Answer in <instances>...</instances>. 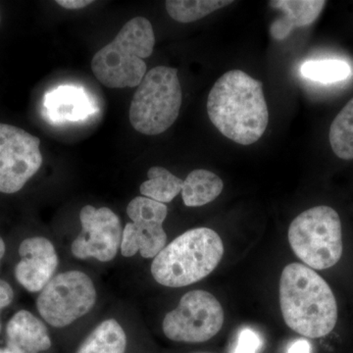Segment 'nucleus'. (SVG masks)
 <instances>
[{
  "label": "nucleus",
  "mask_w": 353,
  "mask_h": 353,
  "mask_svg": "<svg viewBox=\"0 0 353 353\" xmlns=\"http://www.w3.org/2000/svg\"><path fill=\"white\" fill-rule=\"evenodd\" d=\"M289 241L297 257L314 269L334 266L343 255L340 216L329 206L308 209L292 221Z\"/></svg>",
  "instance_id": "423d86ee"
},
{
  "label": "nucleus",
  "mask_w": 353,
  "mask_h": 353,
  "mask_svg": "<svg viewBox=\"0 0 353 353\" xmlns=\"http://www.w3.org/2000/svg\"><path fill=\"white\" fill-rule=\"evenodd\" d=\"M41 141L20 128L0 123V192L15 194L43 164Z\"/></svg>",
  "instance_id": "1a4fd4ad"
},
{
  "label": "nucleus",
  "mask_w": 353,
  "mask_h": 353,
  "mask_svg": "<svg viewBox=\"0 0 353 353\" xmlns=\"http://www.w3.org/2000/svg\"><path fill=\"white\" fill-rule=\"evenodd\" d=\"M19 255L14 271L16 280L28 292H41L54 277L59 264L55 246L43 236H32L21 243Z\"/></svg>",
  "instance_id": "9b49d317"
},
{
  "label": "nucleus",
  "mask_w": 353,
  "mask_h": 353,
  "mask_svg": "<svg viewBox=\"0 0 353 353\" xmlns=\"http://www.w3.org/2000/svg\"><path fill=\"white\" fill-rule=\"evenodd\" d=\"M194 353H211V352H194Z\"/></svg>",
  "instance_id": "c85d7f7f"
},
{
  "label": "nucleus",
  "mask_w": 353,
  "mask_h": 353,
  "mask_svg": "<svg viewBox=\"0 0 353 353\" xmlns=\"http://www.w3.org/2000/svg\"><path fill=\"white\" fill-rule=\"evenodd\" d=\"M58 6L63 7L69 10H77V9L85 8L92 3V0H58Z\"/></svg>",
  "instance_id": "393cba45"
},
{
  "label": "nucleus",
  "mask_w": 353,
  "mask_h": 353,
  "mask_svg": "<svg viewBox=\"0 0 353 353\" xmlns=\"http://www.w3.org/2000/svg\"><path fill=\"white\" fill-rule=\"evenodd\" d=\"M262 345L261 338L250 328L241 330L236 339L233 353H259Z\"/></svg>",
  "instance_id": "5701e85b"
},
{
  "label": "nucleus",
  "mask_w": 353,
  "mask_h": 353,
  "mask_svg": "<svg viewBox=\"0 0 353 353\" xmlns=\"http://www.w3.org/2000/svg\"><path fill=\"white\" fill-rule=\"evenodd\" d=\"M97 299V289L87 274L67 271L54 276L39 292L37 308L48 325L63 328L88 314Z\"/></svg>",
  "instance_id": "0eeeda50"
},
{
  "label": "nucleus",
  "mask_w": 353,
  "mask_h": 353,
  "mask_svg": "<svg viewBox=\"0 0 353 353\" xmlns=\"http://www.w3.org/2000/svg\"><path fill=\"white\" fill-rule=\"evenodd\" d=\"M301 73L304 78L315 82L333 83L347 80L352 68L343 60H310L301 66Z\"/></svg>",
  "instance_id": "412c9836"
},
{
  "label": "nucleus",
  "mask_w": 353,
  "mask_h": 353,
  "mask_svg": "<svg viewBox=\"0 0 353 353\" xmlns=\"http://www.w3.org/2000/svg\"><path fill=\"white\" fill-rule=\"evenodd\" d=\"M280 305L288 327L307 338L327 336L338 321V305L331 288L303 264H289L283 270Z\"/></svg>",
  "instance_id": "f03ea898"
},
{
  "label": "nucleus",
  "mask_w": 353,
  "mask_h": 353,
  "mask_svg": "<svg viewBox=\"0 0 353 353\" xmlns=\"http://www.w3.org/2000/svg\"><path fill=\"white\" fill-rule=\"evenodd\" d=\"M0 353H9L6 348H0Z\"/></svg>",
  "instance_id": "cd10ccee"
},
{
  "label": "nucleus",
  "mask_w": 353,
  "mask_h": 353,
  "mask_svg": "<svg viewBox=\"0 0 353 353\" xmlns=\"http://www.w3.org/2000/svg\"><path fill=\"white\" fill-rule=\"evenodd\" d=\"M148 180L139 187L143 196L165 204L173 201L182 192L183 181L167 169L152 167L148 172Z\"/></svg>",
  "instance_id": "f3484780"
},
{
  "label": "nucleus",
  "mask_w": 353,
  "mask_h": 353,
  "mask_svg": "<svg viewBox=\"0 0 353 353\" xmlns=\"http://www.w3.org/2000/svg\"><path fill=\"white\" fill-rule=\"evenodd\" d=\"M167 213L168 209L164 203L145 196L136 197L127 206V214L132 222L150 220L164 222Z\"/></svg>",
  "instance_id": "4be33fe9"
},
{
  "label": "nucleus",
  "mask_w": 353,
  "mask_h": 353,
  "mask_svg": "<svg viewBox=\"0 0 353 353\" xmlns=\"http://www.w3.org/2000/svg\"><path fill=\"white\" fill-rule=\"evenodd\" d=\"M82 231L72 243V254L79 259L109 262L117 256L122 243L119 217L108 208L83 206L80 212Z\"/></svg>",
  "instance_id": "9d476101"
},
{
  "label": "nucleus",
  "mask_w": 353,
  "mask_h": 353,
  "mask_svg": "<svg viewBox=\"0 0 353 353\" xmlns=\"http://www.w3.org/2000/svg\"><path fill=\"white\" fill-rule=\"evenodd\" d=\"M14 299L12 287L4 280H0V315L1 311L7 306L10 305ZM0 331H1V321H0Z\"/></svg>",
  "instance_id": "b1692460"
},
{
  "label": "nucleus",
  "mask_w": 353,
  "mask_h": 353,
  "mask_svg": "<svg viewBox=\"0 0 353 353\" xmlns=\"http://www.w3.org/2000/svg\"><path fill=\"white\" fill-rule=\"evenodd\" d=\"M161 221L128 223L123 230L121 253L132 257L141 253L143 259H154L166 246L167 234Z\"/></svg>",
  "instance_id": "ddd939ff"
},
{
  "label": "nucleus",
  "mask_w": 353,
  "mask_h": 353,
  "mask_svg": "<svg viewBox=\"0 0 353 353\" xmlns=\"http://www.w3.org/2000/svg\"><path fill=\"white\" fill-rule=\"evenodd\" d=\"M52 345L48 330L38 317L20 310L6 326V350L9 353H41Z\"/></svg>",
  "instance_id": "f8f14e48"
},
{
  "label": "nucleus",
  "mask_w": 353,
  "mask_h": 353,
  "mask_svg": "<svg viewBox=\"0 0 353 353\" xmlns=\"http://www.w3.org/2000/svg\"><path fill=\"white\" fill-rule=\"evenodd\" d=\"M270 6L283 13V17L274 21L270 34L274 39L283 41L296 28L306 27L321 14L326 1L322 0H274Z\"/></svg>",
  "instance_id": "4468645a"
},
{
  "label": "nucleus",
  "mask_w": 353,
  "mask_h": 353,
  "mask_svg": "<svg viewBox=\"0 0 353 353\" xmlns=\"http://www.w3.org/2000/svg\"><path fill=\"white\" fill-rule=\"evenodd\" d=\"M127 334L119 323L105 320L81 343L76 353H126Z\"/></svg>",
  "instance_id": "dca6fc26"
},
{
  "label": "nucleus",
  "mask_w": 353,
  "mask_h": 353,
  "mask_svg": "<svg viewBox=\"0 0 353 353\" xmlns=\"http://www.w3.org/2000/svg\"><path fill=\"white\" fill-rule=\"evenodd\" d=\"M208 113L226 138L241 145L256 143L269 121L262 83L241 70L227 72L209 92Z\"/></svg>",
  "instance_id": "f257e3e1"
},
{
  "label": "nucleus",
  "mask_w": 353,
  "mask_h": 353,
  "mask_svg": "<svg viewBox=\"0 0 353 353\" xmlns=\"http://www.w3.org/2000/svg\"><path fill=\"white\" fill-rule=\"evenodd\" d=\"M224 254L219 234L208 228L185 232L153 259L152 277L158 284L183 288L194 284L215 270Z\"/></svg>",
  "instance_id": "7ed1b4c3"
},
{
  "label": "nucleus",
  "mask_w": 353,
  "mask_h": 353,
  "mask_svg": "<svg viewBox=\"0 0 353 353\" xmlns=\"http://www.w3.org/2000/svg\"><path fill=\"white\" fill-rule=\"evenodd\" d=\"M155 36L146 18L130 20L115 39L95 53L92 70L97 80L110 88L139 87L146 72L145 58L152 54Z\"/></svg>",
  "instance_id": "20e7f679"
},
{
  "label": "nucleus",
  "mask_w": 353,
  "mask_h": 353,
  "mask_svg": "<svg viewBox=\"0 0 353 353\" xmlns=\"http://www.w3.org/2000/svg\"><path fill=\"white\" fill-rule=\"evenodd\" d=\"M311 352V345L309 343L308 341L303 340V339H301V340H296L294 341V343L290 345L289 350H288V353H310Z\"/></svg>",
  "instance_id": "a878e982"
},
{
  "label": "nucleus",
  "mask_w": 353,
  "mask_h": 353,
  "mask_svg": "<svg viewBox=\"0 0 353 353\" xmlns=\"http://www.w3.org/2000/svg\"><path fill=\"white\" fill-rule=\"evenodd\" d=\"M224 183L211 171L196 169L190 172L183 183V203L188 208H199L215 201L222 192Z\"/></svg>",
  "instance_id": "2eb2a0df"
},
{
  "label": "nucleus",
  "mask_w": 353,
  "mask_h": 353,
  "mask_svg": "<svg viewBox=\"0 0 353 353\" xmlns=\"http://www.w3.org/2000/svg\"><path fill=\"white\" fill-rule=\"evenodd\" d=\"M233 2L229 0H168L165 2V7L172 19L180 23H192Z\"/></svg>",
  "instance_id": "aec40b11"
},
{
  "label": "nucleus",
  "mask_w": 353,
  "mask_h": 353,
  "mask_svg": "<svg viewBox=\"0 0 353 353\" xmlns=\"http://www.w3.org/2000/svg\"><path fill=\"white\" fill-rule=\"evenodd\" d=\"M332 150L341 159H353V99L334 118L330 128Z\"/></svg>",
  "instance_id": "6ab92c4d"
},
{
  "label": "nucleus",
  "mask_w": 353,
  "mask_h": 353,
  "mask_svg": "<svg viewBox=\"0 0 353 353\" xmlns=\"http://www.w3.org/2000/svg\"><path fill=\"white\" fill-rule=\"evenodd\" d=\"M182 105L178 70L157 66L145 74L132 97L130 122L136 131L157 136L176 122Z\"/></svg>",
  "instance_id": "39448f33"
},
{
  "label": "nucleus",
  "mask_w": 353,
  "mask_h": 353,
  "mask_svg": "<svg viewBox=\"0 0 353 353\" xmlns=\"http://www.w3.org/2000/svg\"><path fill=\"white\" fill-rule=\"evenodd\" d=\"M224 324V310L217 299L205 290L187 292L162 323L163 333L178 343H199L212 339Z\"/></svg>",
  "instance_id": "6e6552de"
},
{
  "label": "nucleus",
  "mask_w": 353,
  "mask_h": 353,
  "mask_svg": "<svg viewBox=\"0 0 353 353\" xmlns=\"http://www.w3.org/2000/svg\"><path fill=\"white\" fill-rule=\"evenodd\" d=\"M87 97L71 88H61L48 99V108L55 119L79 120L88 111Z\"/></svg>",
  "instance_id": "a211bd4d"
},
{
  "label": "nucleus",
  "mask_w": 353,
  "mask_h": 353,
  "mask_svg": "<svg viewBox=\"0 0 353 353\" xmlns=\"http://www.w3.org/2000/svg\"><path fill=\"white\" fill-rule=\"evenodd\" d=\"M6 243H4L3 239L0 236V263H1V260L3 259L4 254H6Z\"/></svg>",
  "instance_id": "bb28decb"
}]
</instances>
